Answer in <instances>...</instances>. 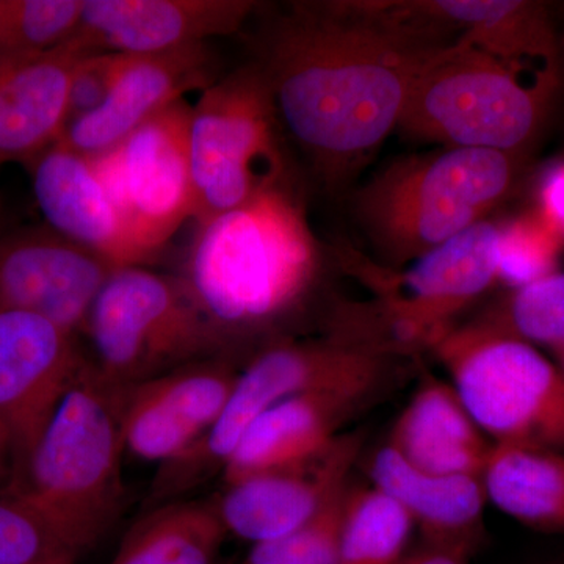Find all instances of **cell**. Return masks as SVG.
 I'll return each instance as SVG.
<instances>
[{"instance_id": "cell-12", "label": "cell", "mask_w": 564, "mask_h": 564, "mask_svg": "<svg viewBox=\"0 0 564 564\" xmlns=\"http://www.w3.org/2000/svg\"><path fill=\"white\" fill-rule=\"evenodd\" d=\"M239 372L223 352L118 389L124 452L161 467L180 458L218 421Z\"/></svg>"}, {"instance_id": "cell-34", "label": "cell", "mask_w": 564, "mask_h": 564, "mask_svg": "<svg viewBox=\"0 0 564 564\" xmlns=\"http://www.w3.org/2000/svg\"><path fill=\"white\" fill-rule=\"evenodd\" d=\"M470 558L473 556L463 552L421 540V543L408 549L406 554L397 564H470Z\"/></svg>"}, {"instance_id": "cell-5", "label": "cell", "mask_w": 564, "mask_h": 564, "mask_svg": "<svg viewBox=\"0 0 564 564\" xmlns=\"http://www.w3.org/2000/svg\"><path fill=\"white\" fill-rule=\"evenodd\" d=\"M522 70L462 41L451 44L415 74L397 131L443 148L522 158L562 87V73L527 82Z\"/></svg>"}, {"instance_id": "cell-25", "label": "cell", "mask_w": 564, "mask_h": 564, "mask_svg": "<svg viewBox=\"0 0 564 564\" xmlns=\"http://www.w3.org/2000/svg\"><path fill=\"white\" fill-rule=\"evenodd\" d=\"M484 481L488 502L502 513L564 532V452L494 445Z\"/></svg>"}, {"instance_id": "cell-35", "label": "cell", "mask_w": 564, "mask_h": 564, "mask_svg": "<svg viewBox=\"0 0 564 564\" xmlns=\"http://www.w3.org/2000/svg\"><path fill=\"white\" fill-rule=\"evenodd\" d=\"M14 444L9 430L0 423V480L7 474L13 473Z\"/></svg>"}, {"instance_id": "cell-2", "label": "cell", "mask_w": 564, "mask_h": 564, "mask_svg": "<svg viewBox=\"0 0 564 564\" xmlns=\"http://www.w3.org/2000/svg\"><path fill=\"white\" fill-rule=\"evenodd\" d=\"M321 272V245L288 184L198 223L182 281L229 347L295 313Z\"/></svg>"}, {"instance_id": "cell-27", "label": "cell", "mask_w": 564, "mask_h": 564, "mask_svg": "<svg viewBox=\"0 0 564 564\" xmlns=\"http://www.w3.org/2000/svg\"><path fill=\"white\" fill-rule=\"evenodd\" d=\"M478 321L552 351L564 348V272L513 289Z\"/></svg>"}, {"instance_id": "cell-30", "label": "cell", "mask_w": 564, "mask_h": 564, "mask_svg": "<svg viewBox=\"0 0 564 564\" xmlns=\"http://www.w3.org/2000/svg\"><path fill=\"white\" fill-rule=\"evenodd\" d=\"M562 247L536 212L500 225L499 281L513 291L558 272Z\"/></svg>"}, {"instance_id": "cell-3", "label": "cell", "mask_w": 564, "mask_h": 564, "mask_svg": "<svg viewBox=\"0 0 564 564\" xmlns=\"http://www.w3.org/2000/svg\"><path fill=\"white\" fill-rule=\"evenodd\" d=\"M122 454L118 389L87 361L39 440L14 462L10 497L82 558L120 518Z\"/></svg>"}, {"instance_id": "cell-22", "label": "cell", "mask_w": 564, "mask_h": 564, "mask_svg": "<svg viewBox=\"0 0 564 564\" xmlns=\"http://www.w3.org/2000/svg\"><path fill=\"white\" fill-rule=\"evenodd\" d=\"M369 477L410 514L425 543L469 556L480 547L488 503L484 477L426 473L389 444L370 458Z\"/></svg>"}, {"instance_id": "cell-14", "label": "cell", "mask_w": 564, "mask_h": 564, "mask_svg": "<svg viewBox=\"0 0 564 564\" xmlns=\"http://www.w3.org/2000/svg\"><path fill=\"white\" fill-rule=\"evenodd\" d=\"M88 359L77 336L28 313H0V423L14 462L39 440Z\"/></svg>"}, {"instance_id": "cell-31", "label": "cell", "mask_w": 564, "mask_h": 564, "mask_svg": "<svg viewBox=\"0 0 564 564\" xmlns=\"http://www.w3.org/2000/svg\"><path fill=\"white\" fill-rule=\"evenodd\" d=\"M79 560L25 505L10 496L0 499V564H77Z\"/></svg>"}, {"instance_id": "cell-10", "label": "cell", "mask_w": 564, "mask_h": 564, "mask_svg": "<svg viewBox=\"0 0 564 564\" xmlns=\"http://www.w3.org/2000/svg\"><path fill=\"white\" fill-rule=\"evenodd\" d=\"M281 139L269 88L254 63L202 91L191 117L196 225L242 206L263 188L288 184Z\"/></svg>"}, {"instance_id": "cell-11", "label": "cell", "mask_w": 564, "mask_h": 564, "mask_svg": "<svg viewBox=\"0 0 564 564\" xmlns=\"http://www.w3.org/2000/svg\"><path fill=\"white\" fill-rule=\"evenodd\" d=\"M192 106L185 99L91 158L132 242L150 261L187 220H195Z\"/></svg>"}, {"instance_id": "cell-16", "label": "cell", "mask_w": 564, "mask_h": 564, "mask_svg": "<svg viewBox=\"0 0 564 564\" xmlns=\"http://www.w3.org/2000/svg\"><path fill=\"white\" fill-rule=\"evenodd\" d=\"M361 448V434H340L313 458L225 484L212 502L226 533L259 544L299 529L337 488L351 480Z\"/></svg>"}, {"instance_id": "cell-1", "label": "cell", "mask_w": 564, "mask_h": 564, "mask_svg": "<svg viewBox=\"0 0 564 564\" xmlns=\"http://www.w3.org/2000/svg\"><path fill=\"white\" fill-rule=\"evenodd\" d=\"M441 50L375 2H292L263 33L254 65L282 133L336 191L397 131L415 74Z\"/></svg>"}, {"instance_id": "cell-32", "label": "cell", "mask_w": 564, "mask_h": 564, "mask_svg": "<svg viewBox=\"0 0 564 564\" xmlns=\"http://www.w3.org/2000/svg\"><path fill=\"white\" fill-rule=\"evenodd\" d=\"M124 57L126 54H91L80 58L70 84L68 124L102 106Z\"/></svg>"}, {"instance_id": "cell-28", "label": "cell", "mask_w": 564, "mask_h": 564, "mask_svg": "<svg viewBox=\"0 0 564 564\" xmlns=\"http://www.w3.org/2000/svg\"><path fill=\"white\" fill-rule=\"evenodd\" d=\"M84 0H0V61L55 50L79 24Z\"/></svg>"}, {"instance_id": "cell-33", "label": "cell", "mask_w": 564, "mask_h": 564, "mask_svg": "<svg viewBox=\"0 0 564 564\" xmlns=\"http://www.w3.org/2000/svg\"><path fill=\"white\" fill-rule=\"evenodd\" d=\"M536 215L564 243V161L545 166L538 181Z\"/></svg>"}, {"instance_id": "cell-23", "label": "cell", "mask_w": 564, "mask_h": 564, "mask_svg": "<svg viewBox=\"0 0 564 564\" xmlns=\"http://www.w3.org/2000/svg\"><path fill=\"white\" fill-rule=\"evenodd\" d=\"M388 444L426 473L473 477H484L494 448L452 384L433 377L415 389Z\"/></svg>"}, {"instance_id": "cell-17", "label": "cell", "mask_w": 564, "mask_h": 564, "mask_svg": "<svg viewBox=\"0 0 564 564\" xmlns=\"http://www.w3.org/2000/svg\"><path fill=\"white\" fill-rule=\"evenodd\" d=\"M393 372L358 378L282 400L259 415L223 467L225 484L313 458L340 436L344 423L383 393Z\"/></svg>"}, {"instance_id": "cell-24", "label": "cell", "mask_w": 564, "mask_h": 564, "mask_svg": "<svg viewBox=\"0 0 564 564\" xmlns=\"http://www.w3.org/2000/svg\"><path fill=\"white\" fill-rule=\"evenodd\" d=\"M226 534L212 500H166L126 532L107 564H217Z\"/></svg>"}, {"instance_id": "cell-19", "label": "cell", "mask_w": 564, "mask_h": 564, "mask_svg": "<svg viewBox=\"0 0 564 564\" xmlns=\"http://www.w3.org/2000/svg\"><path fill=\"white\" fill-rule=\"evenodd\" d=\"M33 195L46 226L115 269L143 265L120 212L87 155L61 141L29 163Z\"/></svg>"}, {"instance_id": "cell-8", "label": "cell", "mask_w": 564, "mask_h": 564, "mask_svg": "<svg viewBox=\"0 0 564 564\" xmlns=\"http://www.w3.org/2000/svg\"><path fill=\"white\" fill-rule=\"evenodd\" d=\"M84 334L93 350L88 362L115 389L229 350L181 276L143 265L110 273Z\"/></svg>"}, {"instance_id": "cell-20", "label": "cell", "mask_w": 564, "mask_h": 564, "mask_svg": "<svg viewBox=\"0 0 564 564\" xmlns=\"http://www.w3.org/2000/svg\"><path fill=\"white\" fill-rule=\"evenodd\" d=\"M426 28L445 43L477 47L513 68L562 73L563 44L551 11L533 0H414Z\"/></svg>"}, {"instance_id": "cell-21", "label": "cell", "mask_w": 564, "mask_h": 564, "mask_svg": "<svg viewBox=\"0 0 564 564\" xmlns=\"http://www.w3.org/2000/svg\"><path fill=\"white\" fill-rule=\"evenodd\" d=\"M84 55L66 41L52 51L0 61V165H29L61 140Z\"/></svg>"}, {"instance_id": "cell-6", "label": "cell", "mask_w": 564, "mask_h": 564, "mask_svg": "<svg viewBox=\"0 0 564 564\" xmlns=\"http://www.w3.org/2000/svg\"><path fill=\"white\" fill-rule=\"evenodd\" d=\"M500 225L484 220L408 263L388 269L339 245L336 258L377 296L356 306L375 340L403 356L433 350L464 307L499 282Z\"/></svg>"}, {"instance_id": "cell-9", "label": "cell", "mask_w": 564, "mask_h": 564, "mask_svg": "<svg viewBox=\"0 0 564 564\" xmlns=\"http://www.w3.org/2000/svg\"><path fill=\"white\" fill-rule=\"evenodd\" d=\"M432 351L492 445L564 452V372L536 345L475 321Z\"/></svg>"}, {"instance_id": "cell-7", "label": "cell", "mask_w": 564, "mask_h": 564, "mask_svg": "<svg viewBox=\"0 0 564 564\" xmlns=\"http://www.w3.org/2000/svg\"><path fill=\"white\" fill-rule=\"evenodd\" d=\"M395 358L334 326L323 339H274L263 345L240 369L231 397L209 432L161 467L152 484L151 505L180 499L181 494L223 473L251 423L274 404L299 393L393 372Z\"/></svg>"}, {"instance_id": "cell-15", "label": "cell", "mask_w": 564, "mask_h": 564, "mask_svg": "<svg viewBox=\"0 0 564 564\" xmlns=\"http://www.w3.org/2000/svg\"><path fill=\"white\" fill-rule=\"evenodd\" d=\"M258 7L251 0H84L68 43L85 55L162 54L232 35Z\"/></svg>"}, {"instance_id": "cell-29", "label": "cell", "mask_w": 564, "mask_h": 564, "mask_svg": "<svg viewBox=\"0 0 564 564\" xmlns=\"http://www.w3.org/2000/svg\"><path fill=\"white\" fill-rule=\"evenodd\" d=\"M350 488L351 480L337 488L299 529L276 540L252 544L240 564H337Z\"/></svg>"}, {"instance_id": "cell-18", "label": "cell", "mask_w": 564, "mask_h": 564, "mask_svg": "<svg viewBox=\"0 0 564 564\" xmlns=\"http://www.w3.org/2000/svg\"><path fill=\"white\" fill-rule=\"evenodd\" d=\"M217 79L209 44L162 54H126L102 106L70 121L58 141L79 154L96 158L184 99L188 91L206 90Z\"/></svg>"}, {"instance_id": "cell-4", "label": "cell", "mask_w": 564, "mask_h": 564, "mask_svg": "<svg viewBox=\"0 0 564 564\" xmlns=\"http://www.w3.org/2000/svg\"><path fill=\"white\" fill-rule=\"evenodd\" d=\"M519 155L443 148L389 163L352 198V214L377 261L408 263L488 220L514 191Z\"/></svg>"}, {"instance_id": "cell-36", "label": "cell", "mask_w": 564, "mask_h": 564, "mask_svg": "<svg viewBox=\"0 0 564 564\" xmlns=\"http://www.w3.org/2000/svg\"><path fill=\"white\" fill-rule=\"evenodd\" d=\"M554 355L556 361H558V366L562 367V370L564 372V348H558V350H554Z\"/></svg>"}, {"instance_id": "cell-13", "label": "cell", "mask_w": 564, "mask_h": 564, "mask_svg": "<svg viewBox=\"0 0 564 564\" xmlns=\"http://www.w3.org/2000/svg\"><path fill=\"white\" fill-rule=\"evenodd\" d=\"M115 267L50 226L0 236V313L39 315L74 336Z\"/></svg>"}, {"instance_id": "cell-26", "label": "cell", "mask_w": 564, "mask_h": 564, "mask_svg": "<svg viewBox=\"0 0 564 564\" xmlns=\"http://www.w3.org/2000/svg\"><path fill=\"white\" fill-rule=\"evenodd\" d=\"M415 529L389 494L370 484L351 486L340 532L337 564H397Z\"/></svg>"}]
</instances>
